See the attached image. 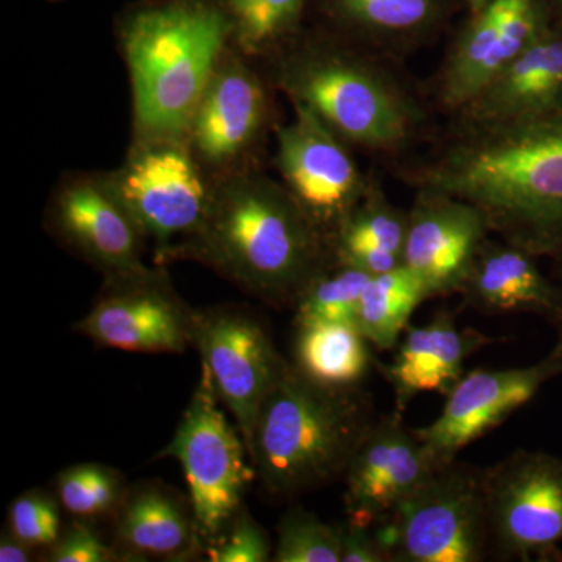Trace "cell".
Masks as SVG:
<instances>
[{
	"instance_id": "cell-1",
	"label": "cell",
	"mask_w": 562,
	"mask_h": 562,
	"mask_svg": "<svg viewBox=\"0 0 562 562\" xmlns=\"http://www.w3.org/2000/svg\"><path fill=\"white\" fill-rule=\"evenodd\" d=\"M457 128L409 183L471 203L491 233L532 257L562 260V113Z\"/></svg>"
},
{
	"instance_id": "cell-2",
	"label": "cell",
	"mask_w": 562,
	"mask_h": 562,
	"mask_svg": "<svg viewBox=\"0 0 562 562\" xmlns=\"http://www.w3.org/2000/svg\"><path fill=\"white\" fill-rule=\"evenodd\" d=\"M172 257L201 261L255 297L280 306H295L336 262L331 239L283 183L260 173H239L214 184L201 227Z\"/></svg>"
},
{
	"instance_id": "cell-3",
	"label": "cell",
	"mask_w": 562,
	"mask_h": 562,
	"mask_svg": "<svg viewBox=\"0 0 562 562\" xmlns=\"http://www.w3.org/2000/svg\"><path fill=\"white\" fill-rule=\"evenodd\" d=\"M376 420L361 392L321 386L288 361L258 414L251 465L276 497L317 490L344 476Z\"/></svg>"
},
{
	"instance_id": "cell-4",
	"label": "cell",
	"mask_w": 562,
	"mask_h": 562,
	"mask_svg": "<svg viewBox=\"0 0 562 562\" xmlns=\"http://www.w3.org/2000/svg\"><path fill=\"white\" fill-rule=\"evenodd\" d=\"M232 33L228 11L206 0L162 3L133 14L122 44L138 139L187 138Z\"/></svg>"
},
{
	"instance_id": "cell-5",
	"label": "cell",
	"mask_w": 562,
	"mask_h": 562,
	"mask_svg": "<svg viewBox=\"0 0 562 562\" xmlns=\"http://www.w3.org/2000/svg\"><path fill=\"white\" fill-rule=\"evenodd\" d=\"M279 83L350 146L397 151L419 133V103L368 55L312 41L280 60Z\"/></svg>"
},
{
	"instance_id": "cell-6",
	"label": "cell",
	"mask_w": 562,
	"mask_h": 562,
	"mask_svg": "<svg viewBox=\"0 0 562 562\" xmlns=\"http://www.w3.org/2000/svg\"><path fill=\"white\" fill-rule=\"evenodd\" d=\"M390 562H480L491 552L483 469L454 460L373 527Z\"/></svg>"
},
{
	"instance_id": "cell-7",
	"label": "cell",
	"mask_w": 562,
	"mask_h": 562,
	"mask_svg": "<svg viewBox=\"0 0 562 562\" xmlns=\"http://www.w3.org/2000/svg\"><path fill=\"white\" fill-rule=\"evenodd\" d=\"M221 405L202 368L176 435L160 453L176 458L183 469L198 553L221 541L243 506L247 484L257 476L241 431L232 427Z\"/></svg>"
},
{
	"instance_id": "cell-8",
	"label": "cell",
	"mask_w": 562,
	"mask_h": 562,
	"mask_svg": "<svg viewBox=\"0 0 562 562\" xmlns=\"http://www.w3.org/2000/svg\"><path fill=\"white\" fill-rule=\"evenodd\" d=\"M106 180L166 260L201 227L214 188L187 138L136 140L127 161Z\"/></svg>"
},
{
	"instance_id": "cell-9",
	"label": "cell",
	"mask_w": 562,
	"mask_h": 562,
	"mask_svg": "<svg viewBox=\"0 0 562 562\" xmlns=\"http://www.w3.org/2000/svg\"><path fill=\"white\" fill-rule=\"evenodd\" d=\"M491 552L509 560L562 561V458L516 450L483 469Z\"/></svg>"
},
{
	"instance_id": "cell-10",
	"label": "cell",
	"mask_w": 562,
	"mask_h": 562,
	"mask_svg": "<svg viewBox=\"0 0 562 562\" xmlns=\"http://www.w3.org/2000/svg\"><path fill=\"white\" fill-rule=\"evenodd\" d=\"M222 406L241 431L247 452L258 414L288 360L254 314L239 308L195 312L194 341Z\"/></svg>"
},
{
	"instance_id": "cell-11",
	"label": "cell",
	"mask_w": 562,
	"mask_h": 562,
	"mask_svg": "<svg viewBox=\"0 0 562 562\" xmlns=\"http://www.w3.org/2000/svg\"><path fill=\"white\" fill-rule=\"evenodd\" d=\"M277 133V166L283 184L328 238L358 205L371 181L362 176L341 136L299 103Z\"/></svg>"
},
{
	"instance_id": "cell-12",
	"label": "cell",
	"mask_w": 562,
	"mask_h": 562,
	"mask_svg": "<svg viewBox=\"0 0 562 562\" xmlns=\"http://www.w3.org/2000/svg\"><path fill=\"white\" fill-rule=\"evenodd\" d=\"M552 27L546 0H487L447 52L436 98L457 114Z\"/></svg>"
},
{
	"instance_id": "cell-13",
	"label": "cell",
	"mask_w": 562,
	"mask_h": 562,
	"mask_svg": "<svg viewBox=\"0 0 562 562\" xmlns=\"http://www.w3.org/2000/svg\"><path fill=\"white\" fill-rule=\"evenodd\" d=\"M195 312L173 292L168 277L150 269L106 280L105 291L76 331L111 349L183 353L194 341Z\"/></svg>"
},
{
	"instance_id": "cell-14",
	"label": "cell",
	"mask_w": 562,
	"mask_h": 562,
	"mask_svg": "<svg viewBox=\"0 0 562 562\" xmlns=\"http://www.w3.org/2000/svg\"><path fill=\"white\" fill-rule=\"evenodd\" d=\"M558 375H562V364L553 351L528 368L476 369L464 373L446 395V406L438 419L414 431L432 461L442 468L522 408L543 384Z\"/></svg>"
},
{
	"instance_id": "cell-15",
	"label": "cell",
	"mask_w": 562,
	"mask_h": 562,
	"mask_svg": "<svg viewBox=\"0 0 562 562\" xmlns=\"http://www.w3.org/2000/svg\"><path fill=\"white\" fill-rule=\"evenodd\" d=\"M438 469L402 413L380 417L344 473L347 520L376 527Z\"/></svg>"
},
{
	"instance_id": "cell-16",
	"label": "cell",
	"mask_w": 562,
	"mask_h": 562,
	"mask_svg": "<svg viewBox=\"0 0 562 562\" xmlns=\"http://www.w3.org/2000/svg\"><path fill=\"white\" fill-rule=\"evenodd\" d=\"M50 222L70 249L109 279L150 271L143 262L144 236L105 177H77L55 192Z\"/></svg>"
},
{
	"instance_id": "cell-17",
	"label": "cell",
	"mask_w": 562,
	"mask_h": 562,
	"mask_svg": "<svg viewBox=\"0 0 562 562\" xmlns=\"http://www.w3.org/2000/svg\"><path fill=\"white\" fill-rule=\"evenodd\" d=\"M490 233L482 211L471 203L443 192L416 190L403 266L424 281L428 297L454 294Z\"/></svg>"
},
{
	"instance_id": "cell-18",
	"label": "cell",
	"mask_w": 562,
	"mask_h": 562,
	"mask_svg": "<svg viewBox=\"0 0 562 562\" xmlns=\"http://www.w3.org/2000/svg\"><path fill=\"white\" fill-rule=\"evenodd\" d=\"M268 117L260 77L225 49L195 109L187 139L199 161L231 165L254 146Z\"/></svg>"
},
{
	"instance_id": "cell-19",
	"label": "cell",
	"mask_w": 562,
	"mask_h": 562,
	"mask_svg": "<svg viewBox=\"0 0 562 562\" xmlns=\"http://www.w3.org/2000/svg\"><path fill=\"white\" fill-rule=\"evenodd\" d=\"M562 113V27H550L464 109L457 127H491Z\"/></svg>"
},
{
	"instance_id": "cell-20",
	"label": "cell",
	"mask_w": 562,
	"mask_h": 562,
	"mask_svg": "<svg viewBox=\"0 0 562 562\" xmlns=\"http://www.w3.org/2000/svg\"><path fill=\"white\" fill-rule=\"evenodd\" d=\"M494 339L475 328L458 327L452 314L439 312L420 327L408 325L391 364L382 372L395 395V412L405 413L416 395H447L464 375V362Z\"/></svg>"
},
{
	"instance_id": "cell-21",
	"label": "cell",
	"mask_w": 562,
	"mask_h": 562,
	"mask_svg": "<svg viewBox=\"0 0 562 562\" xmlns=\"http://www.w3.org/2000/svg\"><path fill=\"white\" fill-rule=\"evenodd\" d=\"M458 294L486 313H531L552 321L558 306V286L543 276L536 257L490 236L476 251Z\"/></svg>"
},
{
	"instance_id": "cell-22",
	"label": "cell",
	"mask_w": 562,
	"mask_h": 562,
	"mask_svg": "<svg viewBox=\"0 0 562 562\" xmlns=\"http://www.w3.org/2000/svg\"><path fill=\"white\" fill-rule=\"evenodd\" d=\"M116 538L125 557L181 560L198 553L191 506L160 484H143L117 506Z\"/></svg>"
},
{
	"instance_id": "cell-23",
	"label": "cell",
	"mask_w": 562,
	"mask_h": 562,
	"mask_svg": "<svg viewBox=\"0 0 562 562\" xmlns=\"http://www.w3.org/2000/svg\"><path fill=\"white\" fill-rule=\"evenodd\" d=\"M408 213L392 205L382 188L371 181L358 205L331 236L338 265L360 269L369 276L403 266Z\"/></svg>"
},
{
	"instance_id": "cell-24",
	"label": "cell",
	"mask_w": 562,
	"mask_h": 562,
	"mask_svg": "<svg viewBox=\"0 0 562 562\" xmlns=\"http://www.w3.org/2000/svg\"><path fill=\"white\" fill-rule=\"evenodd\" d=\"M292 364L312 382L331 390H358L372 368L371 342L353 324L295 322Z\"/></svg>"
},
{
	"instance_id": "cell-25",
	"label": "cell",
	"mask_w": 562,
	"mask_h": 562,
	"mask_svg": "<svg viewBox=\"0 0 562 562\" xmlns=\"http://www.w3.org/2000/svg\"><path fill=\"white\" fill-rule=\"evenodd\" d=\"M336 20L382 49H405L435 31L442 0H330Z\"/></svg>"
},
{
	"instance_id": "cell-26",
	"label": "cell",
	"mask_w": 562,
	"mask_h": 562,
	"mask_svg": "<svg viewBox=\"0 0 562 562\" xmlns=\"http://www.w3.org/2000/svg\"><path fill=\"white\" fill-rule=\"evenodd\" d=\"M427 299L430 297L424 281L406 266H398L369 279L355 325L375 349H394L408 328L413 313Z\"/></svg>"
},
{
	"instance_id": "cell-27",
	"label": "cell",
	"mask_w": 562,
	"mask_h": 562,
	"mask_svg": "<svg viewBox=\"0 0 562 562\" xmlns=\"http://www.w3.org/2000/svg\"><path fill=\"white\" fill-rule=\"evenodd\" d=\"M371 277L360 269L335 262L303 291L295 303V322L322 321L355 325L362 291Z\"/></svg>"
},
{
	"instance_id": "cell-28",
	"label": "cell",
	"mask_w": 562,
	"mask_h": 562,
	"mask_svg": "<svg viewBox=\"0 0 562 562\" xmlns=\"http://www.w3.org/2000/svg\"><path fill=\"white\" fill-rule=\"evenodd\" d=\"M305 0H228L233 35L247 52L268 49L288 35Z\"/></svg>"
},
{
	"instance_id": "cell-29",
	"label": "cell",
	"mask_w": 562,
	"mask_h": 562,
	"mask_svg": "<svg viewBox=\"0 0 562 562\" xmlns=\"http://www.w3.org/2000/svg\"><path fill=\"white\" fill-rule=\"evenodd\" d=\"M341 525L321 520L302 508L290 509L279 524L273 562H341Z\"/></svg>"
},
{
	"instance_id": "cell-30",
	"label": "cell",
	"mask_w": 562,
	"mask_h": 562,
	"mask_svg": "<svg viewBox=\"0 0 562 562\" xmlns=\"http://www.w3.org/2000/svg\"><path fill=\"white\" fill-rule=\"evenodd\" d=\"M57 490L66 512L81 519L113 512L124 498L121 473L98 462H83L63 471Z\"/></svg>"
},
{
	"instance_id": "cell-31",
	"label": "cell",
	"mask_w": 562,
	"mask_h": 562,
	"mask_svg": "<svg viewBox=\"0 0 562 562\" xmlns=\"http://www.w3.org/2000/svg\"><path fill=\"white\" fill-rule=\"evenodd\" d=\"M9 531L33 549H50L61 536L60 509L47 492L31 491L10 505Z\"/></svg>"
},
{
	"instance_id": "cell-32",
	"label": "cell",
	"mask_w": 562,
	"mask_h": 562,
	"mask_svg": "<svg viewBox=\"0 0 562 562\" xmlns=\"http://www.w3.org/2000/svg\"><path fill=\"white\" fill-rule=\"evenodd\" d=\"M205 553L211 562H266L272 561L273 554L268 535L244 506L233 517L221 541Z\"/></svg>"
},
{
	"instance_id": "cell-33",
	"label": "cell",
	"mask_w": 562,
	"mask_h": 562,
	"mask_svg": "<svg viewBox=\"0 0 562 562\" xmlns=\"http://www.w3.org/2000/svg\"><path fill=\"white\" fill-rule=\"evenodd\" d=\"M121 552L103 543L90 525L76 522L50 547V562H113L122 561Z\"/></svg>"
},
{
	"instance_id": "cell-34",
	"label": "cell",
	"mask_w": 562,
	"mask_h": 562,
	"mask_svg": "<svg viewBox=\"0 0 562 562\" xmlns=\"http://www.w3.org/2000/svg\"><path fill=\"white\" fill-rule=\"evenodd\" d=\"M341 531V562H390L386 549L372 527L346 520Z\"/></svg>"
},
{
	"instance_id": "cell-35",
	"label": "cell",
	"mask_w": 562,
	"mask_h": 562,
	"mask_svg": "<svg viewBox=\"0 0 562 562\" xmlns=\"http://www.w3.org/2000/svg\"><path fill=\"white\" fill-rule=\"evenodd\" d=\"M33 560V547L29 546L13 532H3L0 538V561L2 562H29Z\"/></svg>"
},
{
	"instance_id": "cell-36",
	"label": "cell",
	"mask_w": 562,
	"mask_h": 562,
	"mask_svg": "<svg viewBox=\"0 0 562 562\" xmlns=\"http://www.w3.org/2000/svg\"><path fill=\"white\" fill-rule=\"evenodd\" d=\"M558 286V306L557 312H554V316L552 317V322L554 324V328H557V344L552 349L553 353L557 355L558 360L561 361L562 364V271L560 276V283Z\"/></svg>"
},
{
	"instance_id": "cell-37",
	"label": "cell",
	"mask_w": 562,
	"mask_h": 562,
	"mask_svg": "<svg viewBox=\"0 0 562 562\" xmlns=\"http://www.w3.org/2000/svg\"><path fill=\"white\" fill-rule=\"evenodd\" d=\"M486 2L487 0H465V3H468L469 7H471L472 13H475V11L483 9L484 3Z\"/></svg>"
},
{
	"instance_id": "cell-38",
	"label": "cell",
	"mask_w": 562,
	"mask_h": 562,
	"mask_svg": "<svg viewBox=\"0 0 562 562\" xmlns=\"http://www.w3.org/2000/svg\"><path fill=\"white\" fill-rule=\"evenodd\" d=\"M554 3L562 10V0H554Z\"/></svg>"
}]
</instances>
